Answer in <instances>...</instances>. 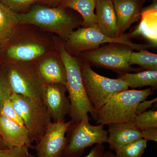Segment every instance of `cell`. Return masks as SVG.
Instances as JSON below:
<instances>
[{"instance_id": "cell-1", "label": "cell", "mask_w": 157, "mask_h": 157, "mask_svg": "<svg viewBox=\"0 0 157 157\" xmlns=\"http://www.w3.org/2000/svg\"><path fill=\"white\" fill-rule=\"evenodd\" d=\"M50 34L35 26L19 23L0 48L2 63L35 62L56 50L54 35Z\"/></svg>"}, {"instance_id": "cell-2", "label": "cell", "mask_w": 157, "mask_h": 157, "mask_svg": "<svg viewBox=\"0 0 157 157\" xmlns=\"http://www.w3.org/2000/svg\"><path fill=\"white\" fill-rule=\"evenodd\" d=\"M56 48L66 69V86L70 102L69 115L72 123L78 122L89 117L90 113L95 121L97 111L90 102L85 90L81 70V62L77 56L70 55L64 46V42L54 35Z\"/></svg>"}, {"instance_id": "cell-3", "label": "cell", "mask_w": 157, "mask_h": 157, "mask_svg": "<svg viewBox=\"0 0 157 157\" xmlns=\"http://www.w3.org/2000/svg\"><path fill=\"white\" fill-rule=\"evenodd\" d=\"M66 9L59 6L51 8L37 5L25 13L16 14V16L19 23L35 26L66 42L75 29L81 26L83 21L81 16L70 14Z\"/></svg>"}, {"instance_id": "cell-4", "label": "cell", "mask_w": 157, "mask_h": 157, "mask_svg": "<svg viewBox=\"0 0 157 157\" xmlns=\"http://www.w3.org/2000/svg\"><path fill=\"white\" fill-rule=\"evenodd\" d=\"M153 93L151 88L143 90H127L115 93L97 111V124L108 125L134 122L138 104Z\"/></svg>"}, {"instance_id": "cell-5", "label": "cell", "mask_w": 157, "mask_h": 157, "mask_svg": "<svg viewBox=\"0 0 157 157\" xmlns=\"http://www.w3.org/2000/svg\"><path fill=\"white\" fill-rule=\"evenodd\" d=\"M0 69L11 93L42 100L45 84L36 61L2 63Z\"/></svg>"}, {"instance_id": "cell-6", "label": "cell", "mask_w": 157, "mask_h": 157, "mask_svg": "<svg viewBox=\"0 0 157 157\" xmlns=\"http://www.w3.org/2000/svg\"><path fill=\"white\" fill-rule=\"evenodd\" d=\"M133 50L126 44L110 43L83 52L77 57L91 66L112 70L120 75L130 72L142 71L140 68L133 67L129 64V57Z\"/></svg>"}, {"instance_id": "cell-7", "label": "cell", "mask_w": 157, "mask_h": 157, "mask_svg": "<svg viewBox=\"0 0 157 157\" xmlns=\"http://www.w3.org/2000/svg\"><path fill=\"white\" fill-rule=\"evenodd\" d=\"M9 99L15 111L24 121L31 143H38L45 134L52 118L42 100L11 93Z\"/></svg>"}, {"instance_id": "cell-8", "label": "cell", "mask_w": 157, "mask_h": 157, "mask_svg": "<svg viewBox=\"0 0 157 157\" xmlns=\"http://www.w3.org/2000/svg\"><path fill=\"white\" fill-rule=\"evenodd\" d=\"M119 43L126 44L134 49L140 50L153 47L151 45L133 43L126 35L121 38H110L104 35L99 29L98 25L88 28H78L70 34L64 46L72 56H77L86 51L95 49L106 43Z\"/></svg>"}, {"instance_id": "cell-9", "label": "cell", "mask_w": 157, "mask_h": 157, "mask_svg": "<svg viewBox=\"0 0 157 157\" xmlns=\"http://www.w3.org/2000/svg\"><path fill=\"white\" fill-rule=\"evenodd\" d=\"M108 135L104 124L92 125L89 123V117L78 122L72 123L66 132L67 145L64 157H81L89 147L107 142Z\"/></svg>"}, {"instance_id": "cell-10", "label": "cell", "mask_w": 157, "mask_h": 157, "mask_svg": "<svg viewBox=\"0 0 157 157\" xmlns=\"http://www.w3.org/2000/svg\"><path fill=\"white\" fill-rule=\"evenodd\" d=\"M80 62L82 78L85 90L97 111L115 93L128 90V86L121 79L101 76L94 72L91 66L86 62L81 60Z\"/></svg>"}, {"instance_id": "cell-11", "label": "cell", "mask_w": 157, "mask_h": 157, "mask_svg": "<svg viewBox=\"0 0 157 157\" xmlns=\"http://www.w3.org/2000/svg\"><path fill=\"white\" fill-rule=\"evenodd\" d=\"M72 122H52L34 149L36 157H64L67 145L66 134Z\"/></svg>"}, {"instance_id": "cell-12", "label": "cell", "mask_w": 157, "mask_h": 157, "mask_svg": "<svg viewBox=\"0 0 157 157\" xmlns=\"http://www.w3.org/2000/svg\"><path fill=\"white\" fill-rule=\"evenodd\" d=\"M66 85L59 83L45 84L42 101L54 123L65 122L70 111V102L67 96Z\"/></svg>"}, {"instance_id": "cell-13", "label": "cell", "mask_w": 157, "mask_h": 157, "mask_svg": "<svg viewBox=\"0 0 157 157\" xmlns=\"http://www.w3.org/2000/svg\"><path fill=\"white\" fill-rule=\"evenodd\" d=\"M39 74L45 84L59 83L66 85V69L57 51L46 54L36 61Z\"/></svg>"}, {"instance_id": "cell-14", "label": "cell", "mask_w": 157, "mask_h": 157, "mask_svg": "<svg viewBox=\"0 0 157 157\" xmlns=\"http://www.w3.org/2000/svg\"><path fill=\"white\" fill-rule=\"evenodd\" d=\"M117 19V36L121 38L141 17L144 0H112Z\"/></svg>"}, {"instance_id": "cell-15", "label": "cell", "mask_w": 157, "mask_h": 157, "mask_svg": "<svg viewBox=\"0 0 157 157\" xmlns=\"http://www.w3.org/2000/svg\"><path fill=\"white\" fill-rule=\"evenodd\" d=\"M107 143L109 148L115 151L130 143L143 138L142 131L134 122L108 124Z\"/></svg>"}, {"instance_id": "cell-16", "label": "cell", "mask_w": 157, "mask_h": 157, "mask_svg": "<svg viewBox=\"0 0 157 157\" xmlns=\"http://www.w3.org/2000/svg\"><path fill=\"white\" fill-rule=\"evenodd\" d=\"M0 135L8 149L24 145H32L25 126H21L0 113Z\"/></svg>"}, {"instance_id": "cell-17", "label": "cell", "mask_w": 157, "mask_h": 157, "mask_svg": "<svg viewBox=\"0 0 157 157\" xmlns=\"http://www.w3.org/2000/svg\"><path fill=\"white\" fill-rule=\"evenodd\" d=\"M97 24L100 30L110 38L117 36V19L112 0H97Z\"/></svg>"}, {"instance_id": "cell-18", "label": "cell", "mask_w": 157, "mask_h": 157, "mask_svg": "<svg viewBox=\"0 0 157 157\" xmlns=\"http://www.w3.org/2000/svg\"><path fill=\"white\" fill-rule=\"evenodd\" d=\"M141 20L138 25L127 34L132 39L147 40L153 47L157 45V11H147L141 13Z\"/></svg>"}, {"instance_id": "cell-19", "label": "cell", "mask_w": 157, "mask_h": 157, "mask_svg": "<svg viewBox=\"0 0 157 157\" xmlns=\"http://www.w3.org/2000/svg\"><path fill=\"white\" fill-rule=\"evenodd\" d=\"M96 1L97 0H62L58 6L77 11L83 20L81 27L88 28L98 25L97 15L94 12Z\"/></svg>"}, {"instance_id": "cell-20", "label": "cell", "mask_w": 157, "mask_h": 157, "mask_svg": "<svg viewBox=\"0 0 157 157\" xmlns=\"http://www.w3.org/2000/svg\"><path fill=\"white\" fill-rule=\"evenodd\" d=\"M124 82L128 87L141 88L151 86L152 90L157 88V71L144 70L135 73H127L117 78Z\"/></svg>"}, {"instance_id": "cell-21", "label": "cell", "mask_w": 157, "mask_h": 157, "mask_svg": "<svg viewBox=\"0 0 157 157\" xmlns=\"http://www.w3.org/2000/svg\"><path fill=\"white\" fill-rule=\"evenodd\" d=\"M19 24L16 13L0 2V48Z\"/></svg>"}, {"instance_id": "cell-22", "label": "cell", "mask_w": 157, "mask_h": 157, "mask_svg": "<svg viewBox=\"0 0 157 157\" xmlns=\"http://www.w3.org/2000/svg\"><path fill=\"white\" fill-rule=\"evenodd\" d=\"M129 64L137 65L142 70L157 71V55L140 49L138 52H132L129 57Z\"/></svg>"}, {"instance_id": "cell-23", "label": "cell", "mask_w": 157, "mask_h": 157, "mask_svg": "<svg viewBox=\"0 0 157 157\" xmlns=\"http://www.w3.org/2000/svg\"><path fill=\"white\" fill-rule=\"evenodd\" d=\"M147 140L140 138L116 150L117 157H141L147 147Z\"/></svg>"}, {"instance_id": "cell-24", "label": "cell", "mask_w": 157, "mask_h": 157, "mask_svg": "<svg viewBox=\"0 0 157 157\" xmlns=\"http://www.w3.org/2000/svg\"><path fill=\"white\" fill-rule=\"evenodd\" d=\"M134 123L141 131L157 128V110H149L136 115Z\"/></svg>"}, {"instance_id": "cell-25", "label": "cell", "mask_w": 157, "mask_h": 157, "mask_svg": "<svg viewBox=\"0 0 157 157\" xmlns=\"http://www.w3.org/2000/svg\"><path fill=\"white\" fill-rule=\"evenodd\" d=\"M40 0H0V2L16 14L25 12Z\"/></svg>"}, {"instance_id": "cell-26", "label": "cell", "mask_w": 157, "mask_h": 157, "mask_svg": "<svg viewBox=\"0 0 157 157\" xmlns=\"http://www.w3.org/2000/svg\"><path fill=\"white\" fill-rule=\"evenodd\" d=\"M31 147L24 145L13 148L0 149V157H36L29 152Z\"/></svg>"}, {"instance_id": "cell-27", "label": "cell", "mask_w": 157, "mask_h": 157, "mask_svg": "<svg viewBox=\"0 0 157 157\" xmlns=\"http://www.w3.org/2000/svg\"><path fill=\"white\" fill-rule=\"evenodd\" d=\"M0 113L20 125H25L22 118L15 111L10 99H8L5 102Z\"/></svg>"}, {"instance_id": "cell-28", "label": "cell", "mask_w": 157, "mask_h": 157, "mask_svg": "<svg viewBox=\"0 0 157 157\" xmlns=\"http://www.w3.org/2000/svg\"><path fill=\"white\" fill-rule=\"evenodd\" d=\"M11 92L7 85L6 79L0 69V112L6 101L9 99Z\"/></svg>"}, {"instance_id": "cell-29", "label": "cell", "mask_w": 157, "mask_h": 157, "mask_svg": "<svg viewBox=\"0 0 157 157\" xmlns=\"http://www.w3.org/2000/svg\"><path fill=\"white\" fill-rule=\"evenodd\" d=\"M142 137L147 141H157V128L142 130Z\"/></svg>"}, {"instance_id": "cell-30", "label": "cell", "mask_w": 157, "mask_h": 157, "mask_svg": "<svg viewBox=\"0 0 157 157\" xmlns=\"http://www.w3.org/2000/svg\"><path fill=\"white\" fill-rule=\"evenodd\" d=\"M157 98H155L154 99L150 101H144L140 102L137 106L136 109V115H139L142 113L145 112L147 109L150 108L152 106L153 104L156 102Z\"/></svg>"}, {"instance_id": "cell-31", "label": "cell", "mask_w": 157, "mask_h": 157, "mask_svg": "<svg viewBox=\"0 0 157 157\" xmlns=\"http://www.w3.org/2000/svg\"><path fill=\"white\" fill-rule=\"evenodd\" d=\"M105 152V147L103 144H96L94 147L84 157H101Z\"/></svg>"}, {"instance_id": "cell-32", "label": "cell", "mask_w": 157, "mask_h": 157, "mask_svg": "<svg viewBox=\"0 0 157 157\" xmlns=\"http://www.w3.org/2000/svg\"><path fill=\"white\" fill-rule=\"evenodd\" d=\"M62 0H40L39 2L40 5L57 7Z\"/></svg>"}, {"instance_id": "cell-33", "label": "cell", "mask_w": 157, "mask_h": 157, "mask_svg": "<svg viewBox=\"0 0 157 157\" xmlns=\"http://www.w3.org/2000/svg\"><path fill=\"white\" fill-rule=\"evenodd\" d=\"M157 11V0H155L151 5H150L145 8H142L141 13L147 11Z\"/></svg>"}, {"instance_id": "cell-34", "label": "cell", "mask_w": 157, "mask_h": 157, "mask_svg": "<svg viewBox=\"0 0 157 157\" xmlns=\"http://www.w3.org/2000/svg\"><path fill=\"white\" fill-rule=\"evenodd\" d=\"M101 157H117L116 154L110 151H105Z\"/></svg>"}, {"instance_id": "cell-35", "label": "cell", "mask_w": 157, "mask_h": 157, "mask_svg": "<svg viewBox=\"0 0 157 157\" xmlns=\"http://www.w3.org/2000/svg\"><path fill=\"white\" fill-rule=\"evenodd\" d=\"M7 147H6V144L3 141L2 138L0 135V149H6Z\"/></svg>"}]
</instances>
